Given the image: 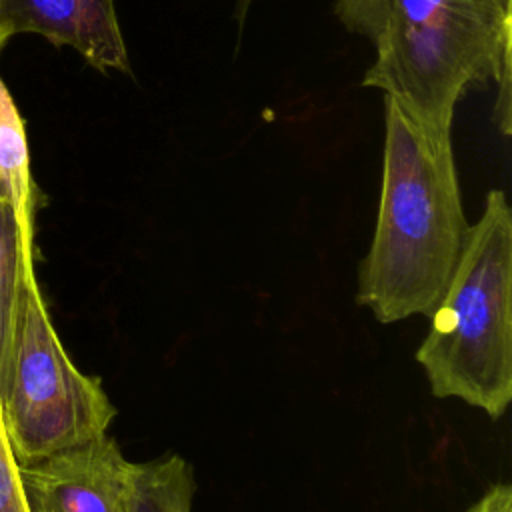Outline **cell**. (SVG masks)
<instances>
[{"label": "cell", "instance_id": "cell-6", "mask_svg": "<svg viewBox=\"0 0 512 512\" xmlns=\"http://www.w3.org/2000/svg\"><path fill=\"white\" fill-rule=\"evenodd\" d=\"M16 34L68 46L102 74L132 72L116 0H0V40Z\"/></svg>", "mask_w": 512, "mask_h": 512}, {"label": "cell", "instance_id": "cell-10", "mask_svg": "<svg viewBox=\"0 0 512 512\" xmlns=\"http://www.w3.org/2000/svg\"><path fill=\"white\" fill-rule=\"evenodd\" d=\"M388 0H336L334 14L342 26L352 32L370 38L372 42L380 34L386 18Z\"/></svg>", "mask_w": 512, "mask_h": 512}, {"label": "cell", "instance_id": "cell-7", "mask_svg": "<svg viewBox=\"0 0 512 512\" xmlns=\"http://www.w3.org/2000/svg\"><path fill=\"white\" fill-rule=\"evenodd\" d=\"M34 256L36 248L24 244L16 214L0 188V400L12 376L26 280L36 272Z\"/></svg>", "mask_w": 512, "mask_h": 512}, {"label": "cell", "instance_id": "cell-3", "mask_svg": "<svg viewBox=\"0 0 512 512\" xmlns=\"http://www.w3.org/2000/svg\"><path fill=\"white\" fill-rule=\"evenodd\" d=\"M416 350L434 398H458L500 420L512 402V210L486 194Z\"/></svg>", "mask_w": 512, "mask_h": 512}, {"label": "cell", "instance_id": "cell-4", "mask_svg": "<svg viewBox=\"0 0 512 512\" xmlns=\"http://www.w3.org/2000/svg\"><path fill=\"white\" fill-rule=\"evenodd\" d=\"M0 414L20 466L102 436L116 418L100 378L78 370L64 350L36 272L26 280L14 366Z\"/></svg>", "mask_w": 512, "mask_h": 512}, {"label": "cell", "instance_id": "cell-13", "mask_svg": "<svg viewBox=\"0 0 512 512\" xmlns=\"http://www.w3.org/2000/svg\"><path fill=\"white\" fill-rule=\"evenodd\" d=\"M252 4H254V0H234V16H236V20H238L240 26L244 24V20H246V16H248Z\"/></svg>", "mask_w": 512, "mask_h": 512}, {"label": "cell", "instance_id": "cell-12", "mask_svg": "<svg viewBox=\"0 0 512 512\" xmlns=\"http://www.w3.org/2000/svg\"><path fill=\"white\" fill-rule=\"evenodd\" d=\"M464 512H512V486L506 482L492 484Z\"/></svg>", "mask_w": 512, "mask_h": 512}, {"label": "cell", "instance_id": "cell-11", "mask_svg": "<svg viewBox=\"0 0 512 512\" xmlns=\"http://www.w3.org/2000/svg\"><path fill=\"white\" fill-rule=\"evenodd\" d=\"M0 512H28L22 482L20 464L16 462L8 444L2 414H0Z\"/></svg>", "mask_w": 512, "mask_h": 512}, {"label": "cell", "instance_id": "cell-9", "mask_svg": "<svg viewBox=\"0 0 512 512\" xmlns=\"http://www.w3.org/2000/svg\"><path fill=\"white\" fill-rule=\"evenodd\" d=\"M194 472L180 454L134 464L128 512H192Z\"/></svg>", "mask_w": 512, "mask_h": 512}, {"label": "cell", "instance_id": "cell-8", "mask_svg": "<svg viewBox=\"0 0 512 512\" xmlns=\"http://www.w3.org/2000/svg\"><path fill=\"white\" fill-rule=\"evenodd\" d=\"M0 188L4 190L24 244L34 248V218L40 192L30 170V152L24 122L14 106V100L0 80Z\"/></svg>", "mask_w": 512, "mask_h": 512}, {"label": "cell", "instance_id": "cell-2", "mask_svg": "<svg viewBox=\"0 0 512 512\" xmlns=\"http://www.w3.org/2000/svg\"><path fill=\"white\" fill-rule=\"evenodd\" d=\"M512 0H388L362 86L378 88L422 128L452 134L458 100L496 80V126L510 132Z\"/></svg>", "mask_w": 512, "mask_h": 512}, {"label": "cell", "instance_id": "cell-1", "mask_svg": "<svg viewBox=\"0 0 512 512\" xmlns=\"http://www.w3.org/2000/svg\"><path fill=\"white\" fill-rule=\"evenodd\" d=\"M452 134L422 128L384 96L378 218L358 270L356 302L380 324L428 316L468 232Z\"/></svg>", "mask_w": 512, "mask_h": 512}, {"label": "cell", "instance_id": "cell-5", "mask_svg": "<svg viewBox=\"0 0 512 512\" xmlns=\"http://www.w3.org/2000/svg\"><path fill=\"white\" fill-rule=\"evenodd\" d=\"M132 474L108 432L20 466L28 512H128Z\"/></svg>", "mask_w": 512, "mask_h": 512}, {"label": "cell", "instance_id": "cell-14", "mask_svg": "<svg viewBox=\"0 0 512 512\" xmlns=\"http://www.w3.org/2000/svg\"><path fill=\"white\" fill-rule=\"evenodd\" d=\"M2 46H4V42H2V40H0V48H2Z\"/></svg>", "mask_w": 512, "mask_h": 512}]
</instances>
